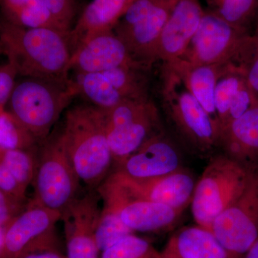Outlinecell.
Here are the masks:
<instances>
[{
    "label": "cell",
    "mask_w": 258,
    "mask_h": 258,
    "mask_svg": "<svg viewBox=\"0 0 258 258\" xmlns=\"http://www.w3.org/2000/svg\"><path fill=\"white\" fill-rule=\"evenodd\" d=\"M70 32L25 28L0 19V53L22 78L69 81L72 56Z\"/></svg>",
    "instance_id": "1"
},
{
    "label": "cell",
    "mask_w": 258,
    "mask_h": 258,
    "mask_svg": "<svg viewBox=\"0 0 258 258\" xmlns=\"http://www.w3.org/2000/svg\"><path fill=\"white\" fill-rule=\"evenodd\" d=\"M61 132L80 180L88 189L96 190L109 175L113 161L104 110L90 103L71 107L66 111Z\"/></svg>",
    "instance_id": "2"
},
{
    "label": "cell",
    "mask_w": 258,
    "mask_h": 258,
    "mask_svg": "<svg viewBox=\"0 0 258 258\" xmlns=\"http://www.w3.org/2000/svg\"><path fill=\"white\" fill-rule=\"evenodd\" d=\"M79 95V86L75 80L23 78L15 83L6 109L40 145L50 136L62 112Z\"/></svg>",
    "instance_id": "3"
},
{
    "label": "cell",
    "mask_w": 258,
    "mask_h": 258,
    "mask_svg": "<svg viewBox=\"0 0 258 258\" xmlns=\"http://www.w3.org/2000/svg\"><path fill=\"white\" fill-rule=\"evenodd\" d=\"M252 173L226 154L212 158L195 184L190 203L197 225L210 231L214 220L245 189Z\"/></svg>",
    "instance_id": "4"
},
{
    "label": "cell",
    "mask_w": 258,
    "mask_h": 258,
    "mask_svg": "<svg viewBox=\"0 0 258 258\" xmlns=\"http://www.w3.org/2000/svg\"><path fill=\"white\" fill-rule=\"evenodd\" d=\"M40 146L31 201L62 213L79 196L81 181L66 152L61 131H54Z\"/></svg>",
    "instance_id": "5"
},
{
    "label": "cell",
    "mask_w": 258,
    "mask_h": 258,
    "mask_svg": "<svg viewBox=\"0 0 258 258\" xmlns=\"http://www.w3.org/2000/svg\"><path fill=\"white\" fill-rule=\"evenodd\" d=\"M178 0H136L113 32L137 63L147 69L154 63L158 40Z\"/></svg>",
    "instance_id": "6"
},
{
    "label": "cell",
    "mask_w": 258,
    "mask_h": 258,
    "mask_svg": "<svg viewBox=\"0 0 258 258\" xmlns=\"http://www.w3.org/2000/svg\"><path fill=\"white\" fill-rule=\"evenodd\" d=\"M164 101L180 134L198 152L208 153L220 145V128L189 92L179 76L165 69Z\"/></svg>",
    "instance_id": "7"
},
{
    "label": "cell",
    "mask_w": 258,
    "mask_h": 258,
    "mask_svg": "<svg viewBox=\"0 0 258 258\" xmlns=\"http://www.w3.org/2000/svg\"><path fill=\"white\" fill-rule=\"evenodd\" d=\"M105 113L107 139L118 165L157 134L159 113L149 98L126 100Z\"/></svg>",
    "instance_id": "8"
},
{
    "label": "cell",
    "mask_w": 258,
    "mask_h": 258,
    "mask_svg": "<svg viewBox=\"0 0 258 258\" xmlns=\"http://www.w3.org/2000/svg\"><path fill=\"white\" fill-rule=\"evenodd\" d=\"M61 213L29 201L10 222L0 258H22L57 251L56 225Z\"/></svg>",
    "instance_id": "9"
},
{
    "label": "cell",
    "mask_w": 258,
    "mask_h": 258,
    "mask_svg": "<svg viewBox=\"0 0 258 258\" xmlns=\"http://www.w3.org/2000/svg\"><path fill=\"white\" fill-rule=\"evenodd\" d=\"M210 232L232 255L242 258L258 238V171L240 197L217 217Z\"/></svg>",
    "instance_id": "10"
},
{
    "label": "cell",
    "mask_w": 258,
    "mask_h": 258,
    "mask_svg": "<svg viewBox=\"0 0 258 258\" xmlns=\"http://www.w3.org/2000/svg\"><path fill=\"white\" fill-rule=\"evenodd\" d=\"M145 69L137 67L116 69L77 75L75 80L80 94L90 104L108 111L126 100L149 98Z\"/></svg>",
    "instance_id": "11"
},
{
    "label": "cell",
    "mask_w": 258,
    "mask_h": 258,
    "mask_svg": "<svg viewBox=\"0 0 258 258\" xmlns=\"http://www.w3.org/2000/svg\"><path fill=\"white\" fill-rule=\"evenodd\" d=\"M243 31L205 10L187 48L176 61L191 64H229L243 45Z\"/></svg>",
    "instance_id": "12"
},
{
    "label": "cell",
    "mask_w": 258,
    "mask_h": 258,
    "mask_svg": "<svg viewBox=\"0 0 258 258\" xmlns=\"http://www.w3.org/2000/svg\"><path fill=\"white\" fill-rule=\"evenodd\" d=\"M96 191L103 203L114 208L123 223L134 232L166 230L177 222L183 212L164 204L132 198L108 176Z\"/></svg>",
    "instance_id": "13"
},
{
    "label": "cell",
    "mask_w": 258,
    "mask_h": 258,
    "mask_svg": "<svg viewBox=\"0 0 258 258\" xmlns=\"http://www.w3.org/2000/svg\"><path fill=\"white\" fill-rule=\"evenodd\" d=\"M108 176L132 198L164 204L183 211L191 203L196 184L193 176L182 169L147 179L132 178L117 169Z\"/></svg>",
    "instance_id": "14"
},
{
    "label": "cell",
    "mask_w": 258,
    "mask_h": 258,
    "mask_svg": "<svg viewBox=\"0 0 258 258\" xmlns=\"http://www.w3.org/2000/svg\"><path fill=\"white\" fill-rule=\"evenodd\" d=\"M99 195L89 190L74 201L61 213L66 235V258H99L95 232L101 209Z\"/></svg>",
    "instance_id": "15"
},
{
    "label": "cell",
    "mask_w": 258,
    "mask_h": 258,
    "mask_svg": "<svg viewBox=\"0 0 258 258\" xmlns=\"http://www.w3.org/2000/svg\"><path fill=\"white\" fill-rule=\"evenodd\" d=\"M205 13L201 0H178L158 40L154 62L161 60L166 66L179 60L198 30Z\"/></svg>",
    "instance_id": "16"
},
{
    "label": "cell",
    "mask_w": 258,
    "mask_h": 258,
    "mask_svg": "<svg viewBox=\"0 0 258 258\" xmlns=\"http://www.w3.org/2000/svg\"><path fill=\"white\" fill-rule=\"evenodd\" d=\"M119 67L145 69L132 58L124 42L113 31L99 34L84 42L73 52L69 64L70 71L77 75Z\"/></svg>",
    "instance_id": "17"
},
{
    "label": "cell",
    "mask_w": 258,
    "mask_h": 258,
    "mask_svg": "<svg viewBox=\"0 0 258 258\" xmlns=\"http://www.w3.org/2000/svg\"><path fill=\"white\" fill-rule=\"evenodd\" d=\"M181 169L177 149L169 139L157 133L118 165L117 170L132 178L147 179L167 175Z\"/></svg>",
    "instance_id": "18"
},
{
    "label": "cell",
    "mask_w": 258,
    "mask_h": 258,
    "mask_svg": "<svg viewBox=\"0 0 258 258\" xmlns=\"http://www.w3.org/2000/svg\"><path fill=\"white\" fill-rule=\"evenodd\" d=\"M220 145L249 172L258 171V103L222 129Z\"/></svg>",
    "instance_id": "19"
},
{
    "label": "cell",
    "mask_w": 258,
    "mask_h": 258,
    "mask_svg": "<svg viewBox=\"0 0 258 258\" xmlns=\"http://www.w3.org/2000/svg\"><path fill=\"white\" fill-rule=\"evenodd\" d=\"M136 0H92L83 10L69 33L72 54L90 39L113 31Z\"/></svg>",
    "instance_id": "20"
},
{
    "label": "cell",
    "mask_w": 258,
    "mask_h": 258,
    "mask_svg": "<svg viewBox=\"0 0 258 258\" xmlns=\"http://www.w3.org/2000/svg\"><path fill=\"white\" fill-rule=\"evenodd\" d=\"M222 66L220 64H191L180 61L165 66L166 69L175 73L181 79L189 92L218 125L220 134L221 128L215 108V93L217 79Z\"/></svg>",
    "instance_id": "21"
},
{
    "label": "cell",
    "mask_w": 258,
    "mask_h": 258,
    "mask_svg": "<svg viewBox=\"0 0 258 258\" xmlns=\"http://www.w3.org/2000/svg\"><path fill=\"white\" fill-rule=\"evenodd\" d=\"M163 253L172 258H237L210 231L200 226L185 227L171 237Z\"/></svg>",
    "instance_id": "22"
},
{
    "label": "cell",
    "mask_w": 258,
    "mask_h": 258,
    "mask_svg": "<svg viewBox=\"0 0 258 258\" xmlns=\"http://www.w3.org/2000/svg\"><path fill=\"white\" fill-rule=\"evenodd\" d=\"M3 18L25 28H50L67 32L40 0H0Z\"/></svg>",
    "instance_id": "23"
},
{
    "label": "cell",
    "mask_w": 258,
    "mask_h": 258,
    "mask_svg": "<svg viewBox=\"0 0 258 258\" xmlns=\"http://www.w3.org/2000/svg\"><path fill=\"white\" fill-rule=\"evenodd\" d=\"M247 82L243 75L231 69L230 64L222 66L217 79L215 93V104L221 132L227 123V115L232 100Z\"/></svg>",
    "instance_id": "24"
},
{
    "label": "cell",
    "mask_w": 258,
    "mask_h": 258,
    "mask_svg": "<svg viewBox=\"0 0 258 258\" xmlns=\"http://www.w3.org/2000/svg\"><path fill=\"white\" fill-rule=\"evenodd\" d=\"M208 11L244 30L258 8V0H206Z\"/></svg>",
    "instance_id": "25"
},
{
    "label": "cell",
    "mask_w": 258,
    "mask_h": 258,
    "mask_svg": "<svg viewBox=\"0 0 258 258\" xmlns=\"http://www.w3.org/2000/svg\"><path fill=\"white\" fill-rule=\"evenodd\" d=\"M134 234L123 223L119 214L110 205L103 203L97 225L95 239L100 253L125 236Z\"/></svg>",
    "instance_id": "26"
},
{
    "label": "cell",
    "mask_w": 258,
    "mask_h": 258,
    "mask_svg": "<svg viewBox=\"0 0 258 258\" xmlns=\"http://www.w3.org/2000/svg\"><path fill=\"white\" fill-rule=\"evenodd\" d=\"M37 145L35 139L14 115L6 108H0V149L32 151Z\"/></svg>",
    "instance_id": "27"
},
{
    "label": "cell",
    "mask_w": 258,
    "mask_h": 258,
    "mask_svg": "<svg viewBox=\"0 0 258 258\" xmlns=\"http://www.w3.org/2000/svg\"><path fill=\"white\" fill-rule=\"evenodd\" d=\"M0 161L25 189L32 184L37 164V158L32 151L0 149Z\"/></svg>",
    "instance_id": "28"
},
{
    "label": "cell",
    "mask_w": 258,
    "mask_h": 258,
    "mask_svg": "<svg viewBox=\"0 0 258 258\" xmlns=\"http://www.w3.org/2000/svg\"><path fill=\"white\" fill-rule=\"evenodd\" d=\"M99 258H161V252L149 241L132 234L103 250Z\"/></svg>",
    "instance_id": "29"
},
{
    "label": "cell",
    "mask_w": 258,
    "mask_h": 258,
    "mask_svg": "<svg viewBox=\"0 0 258 258\" xmlns=\"http://www.w3.org/2000/svg\"><path fill=\"white\" fill-rule=\"evenodd\" d=\"M61 26L71 32L77 14L76 0H40Z\"/></svg>",
    "instance_id": "30"
},
{
    "label": "cell",
    "mask_w": 258,
    "mask_h": 258,
    "mask_svg": "<svg viewBox=\"0 0 258 258\" xmlns=\"http://www.w3.org/2000/svg\"><path fill=\"white\" fill-rule=\"evenodd\" d=\"M254 93L247 83H244L231 103L227 115V123L224 128L232 120L237 119L241 115H243L247 110L257 103L255 98H254Z\"/></svg>",
    "instance_id": "31"
},
{
    "label": "cell",
    "mask_w": 258,
    "mask_h": 258,
    "mask_svg": "<svg viewBox=\"0 0 258 258\" xmlns=\"http://www.w3.org/2000/svg\"><path fill=\"white\" fill-rule=\"evenodd\" d=\"M0 190L20 203L27 204L26 191L0 161Z\"/></svg>",
    "instance_id": "32"
},
{
    "label": "cell",
    "mask_w": 258,
    "mask_h": 258,
    "mask_svg": "<svg viewBox=\"0 0 258 258\" xmlns=\"http://www.w3.org/2000/svg\"><path fill=\"white\" fill-rule=\"evenodd\" d=\"M18 76L14 66L8 61L0 64V108H6Z\"/></svg>",
    "instance_id": "33"
},
{
    "label": "cell",
    "mask_w": 258,
    "mask_h": 258,
    "mask_svg": "<svg viewBox=\"0 0 258 258\" xmlns=\"http://www.w3.org/2000/svg\"><path fill=\"white\" fill-rule=\"evenodd\" d=\"M27 204L17 201L0 190V227L9 225L23 211Z\"/></svg>",
    "instance_id": "34"
},
{
    "label": "cell",
    "mask_w": 258,
    "mask_h": 258,
    "mask_svg": "<svg viewBox=\"0 0 258 258\" xmlns=\"http://www.w3.org/2000/svg\"><path fill=\"white\" fill-rule=\"evenodd\" d=\"M245 78L247 84L252 91L258 93V57L251 64Z\"/></svg>",
    "instance_id": "35"
},
{
    "label": "cell",
    "mask_w": 258,
    "mask_h": 258,
    "mask_svg": "<svg viewBox=\"0 0 258 258\" xmlns=\"http://www.w3.org/2000/svg\"><path fill=\"white\" fill-rule=\"evenodd\" d=\"M22 258H66L57 252V251L53 252H40V253L30 254Z\"/></svg>",
    "instance_id": "36"
},
{
    "label": "cell",
    "mask_w": 258,
    "mask_h": 258,
    "mask_svg": "<svg viewBox=\"0 0 258 258\" xmlns=\"http://www.w3.org/2000/svg\"><path fill=\"white\" fill-rule=\"evenodd\" d=\"M242 258H258V238L249 247Z\"/></svg>",
    "instance_id": "37"
},
{
    "label": "cell",
    "mask_w": 258,
    "mask_h": 258,
    "mask_svg": "<svg viewBox=\"0 0 258 258\" xmlns=\"http://www.w3.org/2000/svg\"><path fill=\"white\" fill-rule=\"evenodd\" d=\"M8 225L0 227V255L3 252V246H4L5 233H6L7 227Z\"/></svg>",
    "instance_id": "38"
},
{
    "label": "cell",
    "mask_w": 258,
    "mask_h": 258,
    "mask_svg": "<svg viewBox=\"0 0 258 258\" xmlns=\"http://www.w3.org/2000/svg\"><path fill=\"white\" fill-rule=\"evenodd\" d=\"M161 258H172V257H169V256L167 255V254L163 253L162 252H161Z\"/></svg>",
    "instance_id": "39"
}]
</instances>
